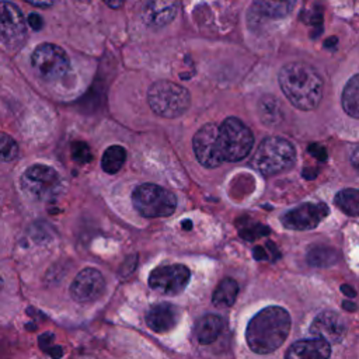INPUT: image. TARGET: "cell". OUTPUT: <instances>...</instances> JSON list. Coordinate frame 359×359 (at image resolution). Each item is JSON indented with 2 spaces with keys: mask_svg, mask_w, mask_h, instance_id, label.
Listing matches in <instances>:
<instances>
[{
  "mask_svg": "<svg viewBox=\"0 0 359 359\" xmlns=\"http://www.w3.org/2000/svg\"><path fill=\"white\" fill-rule=\"evenodd\" d=\"M251 130L237 118H226L220 125L206 123L194 136V151L198 161L215 168L223 161L244 158L252 147Z\"/></svg>",
  "mask_w": 359,
  "mask_h": 359,
  "instance_id": "6da1fadb",
  "label": "cell"
},
{
  "mask_svg": "<svg viewBox=\"0 0 359 359\" xmlns=\"http://www.w3.org/2000/svg\"><path fill=\"white\" fill-rule=\"evenodd\" d=\"M290 331L289 313L278 306H269L258 311L248 323L245 339L251 351L271 353L287 338Z\"/></svg>",
  "mask_w": 359,
  "mask_h": 359,
  "instance_id": "7a4b0ae2",
  "label": "cell"
},
{
  "mask_svg": "<svg viewBox=\"0 0 359 359\" xmlns=\"http://www.w3.org/2000/svg\"><path fill=\"white\" fill-rule=\"evenodd\" d=\"M279 86L286 98L299 109H314L323 95V80L317 70L303 62L285 65L279 72Z\"/></svg>",
  "mask_w": 359,
  "mask_h": 359,
  "instance_id": "3957f363",
  "label": "cell"
},
{
  "mask_svg": "<svg viewBox=\"0 0 359 359\" xmlns=\"http://www.w3.org/2000/svg\"><path fill=\"white\" fill-rule=\"evenodd\" d=\"M147 101L158 116L177 118L188 109L191 97L185 87L168 80H160L149 88Z\"/></svg>",
  "mask_w": 359,
  "mask_h": 359,
  "instance_id": "277c9868",
  "label": "cell"
},
{
  "mask_svg": "<svg viewBox=\"0 0 359 359\" xmlns=\"http://www.w3.org/2000/svg\"><path fill=\"white\" fill-rule=\"evenodd\" d=\"M294 160L296 151L292 143L283 137L271 136L258 146L252 164L261 174L272 175L290 168Z\"/></svg>",
  "mask_w": 359,
  "mask_h": 359,
  "instance_id": "5b68a950",
  "label": "cell"
},
{
  "mask_svg": "<svg viewBox=\"0 0 359 359\" xmlns=\"http://www.w3.org/2000/svg\"><path fill=\"white\" fill-rule=\"evenodd\" d=\"M132 203L144 217H165L174 213L175 195L156 184H142L133 189Z\"/></svg>",
  "mask_w": 359,
  "mask_h": 359,
  "instance_id": "8992f818",
  "label": "cell"
},
{
  "mask_svg": "<svg viewBox=\"0 0 359 359\" xmlns=\"http://www.w3.org/2000/svg\"><path fill=\"white\" fill-rule=\"evenodd\" d=\"M21 187L32 198L49 201L59 194L62 181L59 174L52 167L34 164L24 171L21 177Z\"/></svg>",
  "mask_w": 359,
  "mask_h": 359,
  "instance_id": "52a82bcc",
  "label": "cell"
},
{
  "mask_svg": "<svg viewBox=\"0 0 359 359\" xmlns=\"http://www.w3.org/2000/svg\"><path fill=\"white\" fill-rule=\"evenodd\" d=\"M32 66L45 80H57L63 77L69 67V56L55 43H41L32 53Z\"/></svg>",
  "mask_w": 359,
  "mask_h": 359,
  "instance_id": "ba28073f",
  "label": "cell"
},
{
  "mask_svg": "<svg viewBox=\"0 0 359 359\" xmlns=\"http://www.w3.org/2000/svg\"><path fill=\"white\" fill-rule=\"evenodd\" d=\"M189 276L191 272L185 265H164L151 271L149 276V286L158 293L174 296L185 289Z\"/></svg>",
  "mask_w": 359,
  "mask_h": 359,
  "instance_id": "9c48e42d",
  "label": "cell"
},
{
  "mask_svg": "<svg viewBox=\"0 0 359 359\" xmlns=\"http://www.w3.org/2000/svg\"><path fill=\"white\" fill-rule=\"evenodd\" d=\"M105 290V280L100 271L84 268L70 285V294L79 303H91L101 297Z\"/></svg>",
  "mask_w": 359,
  "mask_h": 359,
  "instance_id": "30bf717a",
  "label": "cell"
},
{
  "mask_svg": "<svg viewBox=\"0 0 359 359\" xmlns=\"http://www.w3.org/2000/svg\"><path fill=\"white\" fill-rule=\"evenodd\" d=\"M327 215L328 206L325 203H303L286 212L282 216V223L290 230H310L317 227Z\"/></svg>",
  "mask_w": 359,
  "mask_h": 359,
  "instance_id": "8fae6325",
  "label": "cell"
},
{
  "mask_svg": "<svg viewBox=\"0 0 359 359\" xmlns=\"http://www.w3.org/2000/svg\"><path fill=\"white\" fill-rule=\"evenodd\" d=\"M0 34L8 46H18L25 38V21L20 8L10 1H0Z\"/></svg>",
  "mask_w": 359,
  "mask_h": 359,
  "instance_id": "7c38bea8",
  "label": "cell"
},
{
  "mask_svg": "<svg viewBox=\"0 0 359 359\" xmlns=\"http://www.w3.org/2000/svg\"><path fill=\"white\" fill-rule=\"evenodd\" d=\"M310 332L328 344H338L346 334V323L335 311H323L313 320Z\"/></svg>",
  "mask_w": 359,
  "mask_h": 359,
  "instance_id": "4fadbf2b",
  "label": "cell"
},
{
  "mask_svg": "<svg viewBox=\"0 0 359 359\" xmlns=\"http://www.w3.org/2000/svg\"><path fill=\"white\" fill-rule=\"evenodd\" d=\"M181 311L177 306L170 303H157L146 313V323L154 332H168L180 321Z\"/></svg>",
  "mask_w": 359,
  "mask_h": 359,
  "instance_id": "5bb4252c",
  "label": "cell"
},
{
  "mask_svg": "<svg viewBox=\"0 0 359 359\" xmlns=\"http://www.w3.org/2000/svg\"><path fill=\"white\" fill-rule=\"evenodd\" d=\"M331 346L321 338L300 339L290 345L285 359H328Z\"/></svg>",
  "mask_w": 359,
  "mask_h": 359,
  "instance_id": "9a60e30c",
  "label": "cell"
},
{
  "mask_svg": "<svg viewBox=\"0 0 359 359\" xmlns=\"http://www.w3.org/2000/svg\"><path fill=\"white\" fill-rule=\"evenodd\" d=\"M175 13V0H149L143 8V20L150 27H164L174 20Z\"/></svg>",
  "mask_w": 359,
  "mask_h": 359,
  "instance_id": "2e32d148",
  "label": "cell"
},
{
  "mask_svg": "<svg viewBox=\"0 0 359 359\" xmlns=\"http://www.w3.org/2000/svg\"><path fill=\"white\" fill-rule=\"evenodd\" d=\"M223 328H224V321L222 317L216 314H205L201 318H198L194 332L199 344L208 345L217 339Z\"/></svg>",
  "mask_w": 359,
  "mask_h": 359,
  "instance_id": "e0dca14e",
  "label": "cell"
},
{
  "mask_svg": "<svg viewBox=\"0 0 359 359\" xmlns=\"http://www.w3.org/2000/svg\"><path fill=\"white\" fill-rule=\"evenodd\" d=\"M341 104L349 116L359 118V73L351 77L345 84L341 95Z\"/></svg>",
  "mask_w": 359,
  "mask_h": 359,
  "instance_id": "ac0fdd59",
  "label": "cell"
},
{
  "mask_svg": "<svg viewBox=\"0 0 359 359\" xmlns=\"http://www.w3.org/2000/svg\"><path fill=\"white\" fill-rule=\"evenodd\" d=\"M238 294V285L231 278H224L213 292V303L219 307H230Z\"/></svg>",
  "mask_w": 359,
  "mask_h": 359,
  "instance_id": "d6986e66",
  "label": "cell"
},
{
  "mask_svg": "<svg viewBox=\"0 0 359 359\" xmlns=\"http://www.w3.org/2000/svg\"><path fill=\"white\" fill-rule=\"evenodd\" d=\"M296 4V0H257L255 6L261 14L271 18L287 15Z\"/></svg>",
  "mask_w": 359,
  "mask_h": 359,
  "instance_id": "ffe728a7",
  "label": "cell"
},
{
  "mask_svg": "<svg viewBox=\"0 0 359 359\" xmlns=\"http://www.w3.org/2000/svg\"><path fill=\"white\" fill-rule=\"evenodd\" d=\"M258 114L264 123H266V125L278 123L282 119L279 101L272 95L261 97V100L258 102Z\"/></svg>",
  "mask_w": 359,
  "mask_h": 359,
  "instance_id": "44dd1931",
  "label": "cell"
},
{
  "mask_svg": "<svg viewBox=\"0 0 359 359\" xmlns=\"http://www.w3.org/2000/svg\"><path fill=\"white\" fill-rule=\"evenodd\" d=\"M126 160V150L122 146H109L101 158V167L107 174L118 172Z\"/></svg>",
  "mask_w": 359,
  "mask_h": 359,
  "instance_id": "7402d4cb",
  "label": "cell"
},
{
  "mask_svg": "<svg viewBox=\"0 0 359 359\" xmlns=\"http://www.w3.org/2000/svg\"><path fill=\"white\" fill-rule=\"evenodd\" d=\"M337 206L349 216H359V189L346 188L337 194Z\"/></svg>",
  "mask_w": 359,
  "mask_h": 359,
  "instance_id": "603a6c76",
  "label": "cell"
},
{
  "mask_svg": "<svg viewBox=\"0 0 359 359\" xmlns=\"http://www.w3.org/2000/svg\"><path fill=\"white\" fill-rule=\"evenodd\" d=\"M307 261L314 266H327L338 261V252L328 247H314L309 251Z\"/></svg>",
  "mask_w": 359,
  "mask_h": 359,
  "instance_id": "cb8c5ba5",
  "label": "cell"
},
{
  "mask_svg": "<svg viewBox=\"0 0 359 359\" xmlns=\"http://www.w3.org/2000/svg\"><path fill=\"white\" fill-rule=\"evenodd\" d=\"M18 156L17 142L4 132H0V161H11Z\"/></svg>",
  "mask_w": 359,
  "mask_h": 359,
  "instance_id": "d4e9b609",
  "label": "cell"
},
{
  "mask_svg": "<svg viewBox=\"0 0 359 359\" xmlns=\"http://www.w3.org/2000/svg\"><path fill=\"white\" fill-rule=\"evenodd\" d=\"M72 156L80 164H86V163L91 161V158H93L88 144L84 142H80V140L74 142L72 144Z\"/></svg>",
  "mask_w": 359,
  "mask_h": 359,
  "instance_id": "484cf974",
  "label": "cell"
},
{
  "mask_svg": "<svg viewBox=\"0 0 359 359\" xmlns=\"http://www.w3.org/2000/svg\"><path fill=\"white\" fill-rule=\"evenodd\" d=\"M268 233H269V229L265 226H261V224H252L250 227L240 229V236L245 240H255Z\"/></svg>",
  "mask_w": 359,
  "mask_h": 359,
  "instance_id": "4316f807",
  "label": "cell"
},
{
  "mask_svg": "<svg viewBox=\"0 0 359 359\" xmlns=\"http://www.w3.org/2000/svg\"><path fill=\"white\" fill-rule=\"evenodd\" d=\"M28 24L31 25V28H34L35 31H39L43 27V20L38 15V14H29L28 15Z\"/></svg>",
  "mask_w": 359,
  "mask_h": 359,
  "instance_id": "83f0119b",
  "label": "cell"
},
{
  "mask_svg": "<svg viewBox=\"0 0 359 359\" xmlns=\"http://www.w3.org/2000/svg\"><path fill=\"white\" fill-rule=\"evenodd\" d=\"M24 1H27L35 7H39V8H48L56 3V0H24Z\"/></svg>",
  "mask_w": 359,
  "mask_h": 359,
  "instance_id": "f1b7e54d",
  "label": "cell"
},
{
  "mask_svg": "<svg viewBox=\"0 0 359 359\" xmlns=\"http://www.w3.org/2000/svg\"><path fill=\"white\" fill-rule=\"evenodd\" d=\"M254 257H255V259L261 261V259H266L268 254L265 252V250L262 247H257V248H254Z\"/></svg>",
  "mask_w": 359,
  "mask_h": 359,
  "instance_id": "f546056e",
  "label": "cell"
},
{
  "mask_svg": "<svg viewBox=\"0 0 359 359\" xmlns=\"http://www.w3.org/2000/svg\"><path fill=\"white\" fill-rule=\"evenodd\" d=\"M341 292H344V294H346L348 297H355V296H356L355 289L351 287L349 285H342V286H341Z\"/></svg>",
  "mask_w": 359,
  "mask_h": 359,
  "instance_id": "4dcf8cb0",
  "label": "cell"
},
{
  "mask_svg": "<svg viewBox=\"0 0 359 359\" xmlns=\"http://www.w3.org/2000/svg\"><path fill=\"white\" fill-rule=\"evenodd\" d=\"M108 7H111V8H119L123 3H125V0H102Z\"/></svg>",
  "mask_w": 359,
  "mask_h": 359,
  "instance_id": "1f68e13d",
  "label": "cell"
},
{
  "mask_svg": "<svg viewBox=\"0 0 359 359\" xmlns=\"http://www.w3.org/2000/svg\"><path fill=\"white\" fill-rule=\"evenodd\" d=\"M352 164L359 170V146L353 150V153H352Z\"/></svg>",
  "mask_w": 359,
  "mask_h": 359,
  "instance_id": "d6a6232c",
  "label": "cell"
},
{
  "mask_svg": "<svg viewBox=\"0 0 359 359\" xmlns=\"http://www.w3.org/2000/svg\"><path fill=\"white\" fill-rule=\"evenodd\" d=\"M342 307L346 310V311H355L358 307H356V304H353L352 302H348V300H345V302H342Z\"/></svg>",
  "mask_w": 359,
  "mask_h": 359,
  "instance_id": "836d02e7",
  "label": "cell"
},
{
  "mask_svg": "<svg viewBox=\"0 0 359 359\" xmlns=\"http://www.w3.org/2000/svg\"><path fill=\"white\" fill-rule=\"evenodd\" d=\"M182 227H184V229H191V222H189V220H188V222H184V223H182Z\"/></svg>",
  "mask_w": 359,
  "mask_h": 359,
  "instance_id": "e575fe53",
  "label": "cell"
},
{
  "mask_svg": "<svg viewBox=\"0 0 359 359\" xmlns=\"http://www.w3.org/2000/svg\"><path fill=\"white\" fill-rule=\"evenodd\" d=\"M1 285H3V280H1V278H0V289H1Z\"/></svg>",
  "mask_w": 359,
  "mask_h": 359,
  "instance_id": "d590c367",
  "label": "cell"
}]
</instances>
